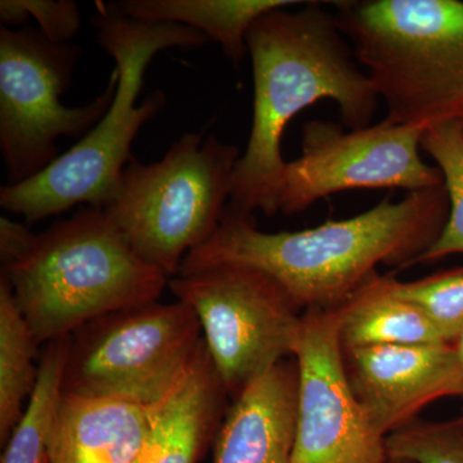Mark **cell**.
<instances>
[{
    "instance_id": "484cf974",
    "label": "cell",
    "mask_w": 463,
    "mask_h": 463,
    "mask_svg": "<svg viewBox=\"0 0 463 463\" xmlns=\"http://www.w3.org/2000/svg\"><path fill=\"white\" fill-rule=\"evenodd\" d=\"M385 463H413V462L405 461V459L392 458V457H388V459H386Z\"/></svg>"
},
{
    "instance_id": "6da1fadb",
    "label": "cell",
    "mask_w": 463,
    "mask_h": 463,
    "mask_svg": "<svg viewBox=\"0 0 463 463\" xmlns=\"http://www.w3.org/2000/svg\"><path fill=\"white\" fill-rule=\"evenodd\" d=\"M449 215L444 185L390 197L344 221L267 233L228 203L213 236L183 259L176 276L218 264L248 265L276 279L301 310L335 309L377 274L408 268L431 248Z\"/></svg>"
},
{
    "instance_id": "2e32d148",
    "label": "cell",
    "mask_w": 463,
    "mask_h": 463,
    "mask_svg": "<svg viewBox=\"0 0 463 463\" xmlns=\"http://www.w3.org/2000/svg\"><path fill=\"white\" fill-rule=\"evenodd\" d=\"M392 279L376 274L335 307L343 352L368 346L446 343L419 307L399 297Z\"/></svg>"
},
{
    "instance_id": "4fadbf2b",
    "label": "cell",
    "mask_w": 463,
    "mask_h": 463,
    "mask_svg": "<svg viewBox=\"0 0 463 463\" xmlns=\"http://www.w3.org/2000/svg\"><path fill=\"white\" fill-rule=\"evenodd\" d=\"M298 386L288 359L252 381L216 432L213 463H294Z\"/></svg>"
},
{
    "instance_id": "d6986e66",
    "label": "cell",
    "mask_w": 463,
    "mask_h": 463,
    "mask_svg": "<svg viewBox=\"0 0 463 463\" xmlns=\"http://www.w3.org/2000/svg\"><path fill=\"white\" fill-rule=\"evenodd\" d=\"M70 336L47 344L26 410L7 441L2 463H47L52 426L63 390Z\"/></svg>"
},
{
    "instance_id": "7c38bea8",
    "label": "cell",
    "mask_w": 463,
    "mask_h": 463,
    "mask_svg": "<svg viewBox=\"0 0 463 463\" xmlns=\"http://www.w3.org/2000/svg\"><path fill=\"white\" fill-rule=\"evenodd\" d=\"M353 392L374 429L388 437L416 421L426 405L463 398V377L450 343L358 347L344 352Z\"/></svg>"
},
{
    "instance_id": "3957f363",
    "label": "cell",
    "mask_w": 463,
    "mask_h": 463,
    "mask_svg": "<svg viewBox=\"0 0 463 463\" xmlns=\"http://www.w3.org/2000/svg\"><path fill=\"white\" fill-rule=\"evenodd\" d=\"M93 24L97 42L116 62L114 100L99 123L47 169L29 181L2 187L0 206L29 222L61 214L79 203L105 205L133 157L134 139L165 106L163 90L137 105L149 62L158 52L199 48L209 42L192 27L133 20L111 3H97Z\"/></svg>"
},
{
    "instance_id": "277c9868",
    "label": "cell",
    "mask_w": 463,
    "mask_h": 463,
    "mask_svg": "<svg viewBox=\"0 0 463 463\" xmlns=\"http://www.w3.org/2000/svg\"><path fill=\"white\" fill-rule=\"evenodd\" d=\"M2 274L39 345L71 336L100 317L157 301L169 283L96 206L36 234L25 257Z\"/></svg>"
},
{
    "instance_id": "ba28073f",
    "label": "cell",
    "mask_w": 463,
    "mask_h": 463,
    "mask_svg": "<svg viewBox=\"0 0 463 463\" xmlns=\"http://www.w3.org/2000/svg\"><path fill=\"white\" fill-rule=\"evenodd\" d=\"M79 57L76 45L52 43L39 29H0V149L9 185L47 169L57 160L58 139L87 136L111 108L116 70L88 105L61 103Z\"/></svg>"
},
{
    "instance_id": "7a4b0ae2",
    "label": "cell",
    "mask_w": 463,
    "mask_h": 463,
    "mask_svg": "<svg viewBox=\"0 0 463 463\" xmlns=\"http://www.w3.org/2000/svg\"><path fill=\"white\" fill-rule=\"evenodd\" d=\"M343 36L335 16L315 2L298 12H268L250 29L254 116L248 147L234 169L230 201L240 212L279 213L286 166L281 141L298 112L331 99L350 130L371 127L380 99Z\"/></svg>"
},
{
    "instance_id": "52a82bcc",
    "label": "cell",
    "mask_w": 463,
    "mask_h": 463,
    "mask_svg": "<svg viewBox=\"0 0 463 463\" xmlns=\"http://www.w3.org/2000/svg\"><path fill=\"white\" fill-rule=\"evenodd\" d=\"M203 344L199 319L179 300L100 317L70 336L63 392L154 407L179 385Z\"/></svg>"
},
{
    "instance_id": "44dd1931",
    "label": "cell",
    "mask_w": 463,
    "mask_h": 463,
    "mask_svg": "<svg viewBox=\"0 0 463 463\" xmlns=\"http://www.w3.org/2000/svg\"><path fill=\"white\" fill-rule=\"evenodd\" d=\"M392 288L428 317L446 343H452L463 331V267L417 281L392 279Z\"/></svg>"
},
{
    "instance_id": "5b68a950",
    "label": "cell",
    "mask_w": 463,
    "mask_h": 463,
    "mask_svg": "<svg viewBox=\"0 0 463 463\" xmlns=\"http://www.w3.org/2000/svg\"><path fill=\"white\" fill-rule=\"evenodd\" d=\"M335 20L385 103L386 123H463L462 0H344Z\"/></svg>"
},
{
    "instance_id": "9c48e42d",
    "label": "cell",
    "mask_w": 463,
    "mask_h": 463,
    "mask_svg": "<svg viewBox=\"0 0 463 463\" xmlns=\"http://www.w3.org/2000/svg\"><path fill=\"white\" fill-rule=\"evenodd\" d=\"M167 286L199 319L228 395L239 397L285 356L297 354L304 313L267 273L248 265L218 264L173 277Z\"/></svg>"
},
{
    "instance_id": "8fae6325",
    "label": "cell",
    "mask_w": 463,
    "mask_h": 463,
    "mask_svg": "<svg viewBox=\"0 0 463 463\" xmlns=\"http://www.w3.org/2000/svg\"><path fill=\"white\" fill-rule=\"evenodd\" d=\"M298 423L294 463H385L374 429L347 380L336 309H307L295 354Z\"/></svg>"
},
{
    "instance_id": "603a6c76",
    "label": "cell",
    "mask_w": 463,
    "mask_h": 463,
    "mask_svg": "<svg viewBox=\"0 0 463 463\" xmlns=\"http://www.w3.org/2000/svg\"><path fill=\"white\" fill-rule=\"evenodd\" d=\"M33 16L48 41L69 44L81 26L79 5L71 0H2L0 21L5 27L25 25Z\"/></svg>"
},
{
    "instance_id": "ac0fdd59",
    "label": "cell",
    "mask_w": 463,
    "mask_h": 463,
    "mask_svg": "<svg viewBox=\"0 0 463 463\" xmlns=\"http://www.w3.org/2000/svg\"><path fill=\"white\" fill-rule=\"evenodd\" d=\"M36 343L18 309L11 283L0 274V440L8 441L38 381Z\"/></svg>"
},
{
    "instance_id": "d4e9b609",
    "label": "cell",
    "mask_w": 463,
    "mask_h": 463,
    "mask_svg": "<svg viewBox=\"0 0 463 463\" xmlns=\"http://www.w3.org/2000/svg\"><path fill=\"white\" fill-rule=\"evenodd\" d=\"M450 344H452L453 349H455L457 354V358H458L459 367H461L463 377V331L458 335V336L456 337V340H453Z\"/></svg>"
},
{
    "instance_id": "5bb4252c",
    "label": "cell",
    "mask_w": 463,
    "mask_h": 463,
    "mask_svg": "<svg viewBox=\"0 0 463 463\" xmlns=\"http://www.w3.org/2000/svg\"><path fill=\"white\" fill-rule=\"evenodd\" d=\"M151 432V407L62 392L47 463H134Z\"/></svg>"
},
{
    "instance_id": "30bf717a",
    "label": "cell",
    "mask_w": 463,
    "mask_h": 463,
    "mask_svg": "<svg viewBox=\"0 0 463 463\" xmlns=\"http://www.w3.org/2000/svg\"><path fill=\"white\" fill-rule=\"evenodd\" d=\"M423 133L385 120L349 132L328 121H310L303 128L301 156L283 170L279 212L298 214L344 191L441 187L443 174L420 155Z\"/></svg>"
},
{
    "instance_id": "7402d4cb",
    "label": "cell",
    "mask_w": 463,
    "mask_h": 463,
    "mask_svg": "<svg viewBox=\"0 0 463 463\" xmlns=\"http://www.w3.org/2000/svg\"><path fill=\"white\" fill-rule=\"evenodd\" d=\"M392 458L413 463H463V414L446 421L417 419L385 439Z\"/></svg>"
},
{
    "instance_id": "e0dca14e",
    "label": "cell",
    "mask_w": 463,
    "mask_h": 463,
    "mask_svg": "<svg viewBox=\"0 0 463 463\" xmlns=\"http://www.w3.org/2000/svg\"><path fill=\"white\" fill-rule=\"evenodd\" d=\"M297 0H125L115 3L125 16L143 23L178 24L203 33L222 45L225 56L239 67L249 53L248 33L258 18L304 5Z\"/></svg>"
},
{
    "instance_id": "8992f818",
    "label": "cell",
    "mask_w": 463,
    "mask_h": 463,
    "mask_svg": "<svg viewBox=\"0 0 463 463\" xmlns=\"http://www.w3.org/2000/svg\"><path fill=\"white\" fill-rule=\"evenodd\" d=\"M240 157L215 136L183 134L157 163L130 158L100 209L138 257L173 279L221 224Z\"/></svg>"
},
{
    "instance_id": "9a60e30c",
    "label": "cell",
    "mask_w": 463,
    "mask_h": 463,
    "mask_svg": "<svg viewBox=\"0 0 463 463\" xmlns=\"http://www.w3.org/2000/svg\"><path fill=\"white\" fill-rule=\"evenodd\" d=\"M206 344L169 397L151 407L149 463H196L221 428L225 395Z\"/></svg>"
},
{
    "instance_id": "ffe728a7",
    "label": "cell",
    "mask_w": 463,
    "mask_h": 463,
    "mask_svg": "<svg viewBox=\"0 0 463 463\" xmlns=\"http://www.w3.org/2000/svg\"><path fill=\"white\" fill-rule=\"evenodd\" d=\"M421 149L430 155L443 174L449 215L440 236L413 264L434 263L463 254V123L452 121L423 133Z\"/></svg>"
},
{
    "instance_id": "cb8c5ba5",
    "label": "cell",
    "mask_w": 463,
    "mask_h": 463,
    "mask_svg": "<svg viewBox=\"0 0 463 463\" xmlns=\"http://www.w3.org/2000/svg\"><path fill=\"white\" fill-rule=\"evenodd\" d=\"M35 233L27 230L25 225L0 219V261L2 269L16 264L32 248Z\"/></svg>"
}]
</instances>
